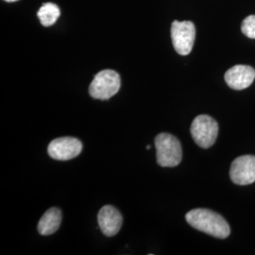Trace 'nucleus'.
<instances>
[{"label": "nucleus", "instance_id": "obj_4", "mask_svg": "<svg viewBox=\"0 0 255 255\" xmlns=\"http://www.w3.org/2000/svg\"><path fill=\"white\" fill-rule=\"evenodd\" d=\"M191 135L196 144L208 148L215 144L219 134L218 122L207 115L198 116L192 122Z\"/></svg>", "mask_w": 255, "mask_h": 255}, {"label": "nucleus", "instance_id": "obj_8", "mask_svg": "<svg viewBox=\"0 0 255 255\" xmlns=\"http://www.w3.org/2000/svg\"><path fill=\"white\" fill-rule=\"evenodd\" d=\"M224 78L232 89L243 90L250 87L255 81V70L252 66L238 64L230 68Z\"/></svg>", "mask_w": 255, "mask_h": 255}, {"label": "nucleus", "instance_id": "obj_13", "mask_svg": "<svg viewBox=\"0 0 255 255\" xmlns=\"http://www.w3.org/2000/svg\"><path fill=\"white\" fill-rule=\"evenodd\" d=\"M5 1H7V2H15L17 0H5Z\"/></svg>", "mask_w": 255, "mask_h": 255}, {"label": "nucleus", "instance_id": "obj_14", "mask_svg": "<svg viewBox=\"0 0 255 255\" xmlns=\"http://www.w3.org/2000/svg\"><path fill=\"white\" fill-rule=\"evenodd\" d=\"M146 149H150V146H146Z\"/></svg>", "mask_w": 255, "mask_h": 255}, {"label": "nucleus", "instance_id": "obj_5", "mask_svg": "<svg viewBox=\"0 0 255 255\" xmlns=\"http://www.w3.org/2000/svg\"><path fill=\"white\" fill-rule=\"evenodd\" d=\"M195 37L196 27L191 21H173L171 26V38L177 53L182 56L189 54L195 43Z\"/></svg>", "mask_w": 255, "mask_h": 255}, {"label": "nucleus", "instance_id": "obj_11", "mask_svg": "<svg viewBox=\"0 0 255 255\" xmlns=\"http://www.w3.org/2000/svg\"><path fill=\"white\" fill-rule=\"evenodd\" d=\"M61 11L57 5L53 3H45L37 12V16L44 27L54 25L60 17Z\"/></svg>", "mask_w": 255, "mask_h": 255}, {"label": "nucleus", "instance_id": "obj_7", "mask_svg": "<svg viewBox=\"0 0 255 255\" xmlns=\"http://www.w3.org/2000/svg\"><path fill=\"white\" fill-rule=\"evenodd\" d=\"M230 178L238 185H248L255 182V156L243 155L237 158L230 169Z\"/></svg>", "mask_w": 255, "mask_h": 255}, {"label": "nucleus", "instance_id": "obj_10", "mask_svg": "<svg viewBox=\"0 0 255 255\" xmlns=\"http://www.w3.org/2000/svg\"><path fill=\"white\" fill-rule=\"evenodd\" d=\"M62 222V212L59 208L47 210L38 223V232L42 236H49L57 232Z\"/></svg>", "mask_w": 255, "mask_h": 255}, {"label": "nucleus", "instance_id": "obj_1", "mask_svg": "<svg viewBox=\"0 0 255 255\" xmlns=\"http://www.w3.org/2000/svg\"><path fill=\"white\" fill-rule=\"evenodd\" d=\"M185 219L193 228L212 237L225 239L231 234L227 221L219 214L209 209L191 210L186 214Z\"/></svg>", "mask_w": 255, "mask_h": 255}, {"label": "nucleus", "instance_id": "obj_12", "mask_svg": "<svg viewBox=\"0 0 255 255\" xmlns=\"http://www.w3.org/2000/svg\"><path fill=\"white\" fill-rule=\"evenodd\" d=\"M241 30L248 38L255 39V15H250L243 20Z\"/></svg>", "mask_w": 255, "mask_h": 255}, {"label": "nucleus", "instance_id": "obj_6", "mask_svg": "<svg viewBox=\"0 0 255 255\" xmlns=\"http://www.w3.org/2000/svg\"><path fill=\"white\" fill-rule=\"evenodd\" d=\"M82 142L75 137H60L51 141L47 152L51 158L59 161L71 160L82 152Z\"/></svg>", "mask_w": 255, "mask_h": 255}, {"label": "nucleus", "instance_id": "obj_9", "mask_svg": "<svg viewBox=\"0 0 255 255\" xmlns=\"http://www.w3.org/2000/svg\"><path fill=\"white\" fill-rule=\"evenodd\" d=\"M98 221L101 232L106 237L116 236L122 226L123 218L119 210L112 205L103 206L98 215Z\"/></svg>", "mask_w": 255, "mask_h": 255}, {"label": "nucleus", "instance_id": "obj_2", "mask_svg": "<svg viewBox=\"0 0 255 255\" xmlns=\"http://www.w3.org/2000/svg\"><path fill=\"white\" fill-rule=\"evenodd\" d=\"M157 163L164 167H174L181 163L182 146L176 137L169 133H160L155 138Z\"/></svg>", "mask_w": 255, "mask_h": 255}, {"label": "nucleus", "instance_id": "obj_3", "mask_svg": "<svg viewBox=\"0 0 255 255\" xmlns=\"http://www.w3.org/2000/svg\"><path fill=\"white\" fill-rule=\"evenodd\" d=\"M120 85L121 80L118 72L111 69L102 70L94 77L89 94L96 100L107 101L119 91Z\"/></svg>", "mask_w": 255, "mask_h": 255}]
</instances>
